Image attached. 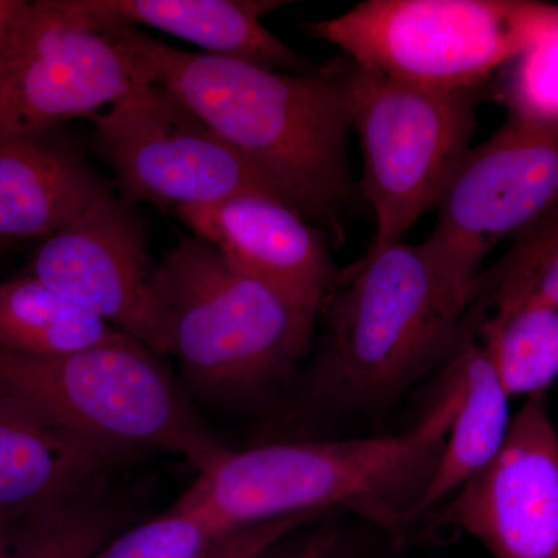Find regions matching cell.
<instances>
[{
    "label": "cell",
    "mask_w": 558,
    "mask_h": 558,
    "mask_svg": "<svg viewBox=\"0 0 558 558\" xmlns=\"http://www.w3.org/2000/svg\"><path fill=\"white\" fill-rule=\"evenodd\" d=\"M110 27L149 80L226 140L304 219L343 241V218L355 199L344 65L288 73Z\"/></svg>",
    "instance_id": "1"
},
{
    "label": "cell",
    "mask_w": 558,
    "mask_h": 558,
    "mask_svg": "<svg viewBox=\"0 0 558 558\" xmlns=\"http://www.w3.org/2000/svg\"><path fill=\"white\" fill-rule=\"evenodd\" d=\"M454 396L440 398L416 427L400 435L271 442L229 450L172 508L216 535L266 521L348 510L405 539L446 446Z\"/></svg>",
    "instance_id": "2"
},
{
    "label": "cell",
    "mask_w": 558,
    "mask_h": 558,
    "mask_svg": "<svg viewBox=\"0 0 558 558\" xmlns=\"http://www.w3.org/2000/svg\"><path fill=\"white\" fill-rule=\"evenodd\" d=\"M481 282L427 241L371 244L319 306L325 337L307 377L312 398L343 413L398 402L453 354Z\"/></svg>",
    "instance_id": "3"
},
{
    "label": "cell",
    "mask_w": 558,
    "mask_h": 558,
    "mask_svg": "<svg viewBox=\"0 0 558 558\" xmlns=\"http://www.w3.org/2000/svg\"><path fill=\"white\" fill-rule=\"evenodd\" d=\"M170 355L205 398L244 400L288 379L317 315L250 277L201 238H182L154 271Z\"/></svg>",
    "instance_id": "4"
},
{
    "label": "cell",
    "mask_w": 558,
    "mask_h": 558,
    "mask_svg": "<svg viewBox=\"0 0 558 558\" xmlns=\"http://www.w3.org/2000/svg\"><path fill=\"white\" fill-rule=\"evenodd\" d=\"M0 396L86 446L124 459L165 451L211 468L229 447L140 343L32 357L0 349Z\"/></svg>",
    "instance_id": "5"
},
{
    "label": "cell",
    "mask_w": 558,
    "mask_h": 558,
    "mask_svg": "<svg viewBox=\"0 0 558 558\" xmlns=\"http://www.w3.org/2000/svg\"><path fill=\"white\" fill-rule=\"evenodd\" d=\"M360 68L439 90L478 89L558 32V5L529 0H366L306 25Z\"/></svg>",
    "instance_id": "6"
},
{
    "label": "cell",
    "mask_w": 558,
    "mask_h": 558,
    "mask_svg": "<svg viewBox=\"0 0 558 558\" xmlns=\"http://www.w3.org/2000/svg\"><path fill=\"white\" fill-rule=\"evenodd\" d=\"M352 131L363 153L359 193L376 218L374 245L400 241L438 208L476 126L478 89L402 83L344 64Z\"/></svg>",
    "instance_id": "7"
},
{
    "label": "cell",
    "mask_w": 558,
    "mask_h": 558,
    "mask_svg": "<svg viewBox=\"0 0 558 558\" xmlns=\"http://www.w3.org/2000/svg\"><path fill=\"white\" fill-rule=\"evenodd\" d=\"M89 120L95 148L132 202L175 213L245 193L284 201L226 140L156 81H138L109 110Z\"/></svg>",
    "instance_id": "8"
},
{
    "label": "cell",
    "mask_w": 558,
    "mask_h": 558,
    "mask_svg": "<svg viewBox=\"0 0 558 558\" xmlns=\"http://www.w3.org/2000/svg\"><path fill=\"white\" fill-rule=\"evenodd\" d=\"M145 78L110 25L25 0L0 54V142L89 119Z\"/></svg>",
    "instance_id": "9"
},
{
    "label": "cell",
    "mask_w": 558,
    "mask_h": 558,
    "mask_svg": "<svg viewBox=\"0 0 558 558\" xmlns=\"http://www.w3.org/2000/svg\"><path fill=\"white\" fill-rule=\"evenodd\" d=\"M429 245L483 277L505 238L527 234L558 213V121L510 112L490 138L470 148L438 204Z\"/></svg>",
    "instance_id": "10"
},
{
    "label": "cell",
    "mask_w": 558,
    "mask_h": 558,
    "mask_svg": "<svg viewBox=\"0 0 558 558\" xmlns=\"http://www.w3.org/2000/svg\"><path fill=\"white\" fill-rule=\"evenodd\" d=\"M146 233L112 190L33 256L27 275L65 300L126 333L153 352L170 355L167 317L157 299Z\"/></svg>",
    "instance_id": "11"
},
{
    "label": "cell",
    "mask_w": 558,
    "mask_h": 558,
    "mask_svg": "<svg viewBox=\"0 0 558 558\" xmlns=\"http://www.w3.org/2000/svg\"><path fill=\"white\" fill-rule=\"evenodd\" d=\"M442 510L495 558H558V435L546 395L524 399L497 457Z\"/></svg>",
    "instance_id": "12"
},
{
    "label": "cell",
    "mask_w": 558,
    "mask_h": 558,
    "mask_svg": "<svg viewBox=\"0 0 558 558\" xmlns=\"http://www.w3.org/2000/svg\"><path fill=\"white\" fill-rule=\"evenodd\" d=\"M231 266L266 282L300 310L317 315L337 270L326 231L270 194L245 193L174 213Z\"/></svg>",
    "instance_id": "13"
},
{
    "label": "cell",
    "mask_w": 558,
    "mask_h": 558,
    "mask_svg": "<svg viewBox=\"0 0 558 558\" xmlns=\"http://www.w3.org/2000/svg\"><path fill=\"white\" fill-rule=\"evenodd\" d=\"M73 13L101 24L148 27L234 58L288 73H311V62L264 27L263 17L289 5L277 0H64Z\"/></svg>",
    "instance_id": "14"
},
{
    "label": "cell",
    "mask_w": 558,
    "mask_h": 558,
    "mask_svg": "<svg viewBox=\"0 0 558 558\" xmlns=\"http://www.w3.org/2000/svg\"><path fill=\"white\" fill-rule=\"evenodd\" d=\"M110 186L57 131L0 142V241L50 238Z\"/></svg>",
    "instance_id": "15"
},
{
    "label": "cell",
    "mask_w": 558,
    "mask_h": 558,
    "mask_svg": "<svg viewBox=\"0 0 558 558\" xmlns=\"http://www.w3.org/2000/svg\"><path fill=\"white\" fill-rule=\"evenodd\" d=\"M121 461L0 396V527L105 483Z\"/></svg>",
    "instance_id": "16"
},
{
    "label": "cell",
    "mask_w": 558,
    "mask_h": 558,
    "mask_svg": "<svg viewBox=\"0 0 558 558\" xmlns=\"http://www.w3.org/2000/svg\"><path fill=\"white\" fill-rule=\"evenodd\" d=\"M444 379L454 396V413L442 457L421 502V519L497 457L513 417L508 392L469 319L447 360Z\"/></svg>",
    "instance_id": "17"
},
{
    "label": "cell",
    "mask_w": 558,
    "mask_h": 558,
    "mask_svg": "<svg viewBox=\"0 0 558 558\" xmlns=\"http://www.w3.org/2000/svg\"><path fill=\"white\" fill-rule=\"evenodd\" d=\"M137 343L31 275L0 282V349L58 357L86 349Z\"/></svg>",
    "instance_id": "18"
},
{
    "label": "cell",
    "mask_w": 558,
    "mask_h": 558,
    "mask_svg": "<svg viewBox=\"0 0 558 558\" xmlns=\"http://www.w3.org/2000/svg\"><path fill=\"white\" fill-rule=\"evenodd\" d=\"M469 322L510 399L546 395L558 380V307L548 304L472 306Z\"/></svg>",
    "instance_id": "19"
},
{
    "label": "cell",
    "mask_w": 558,
    "mask_h": 558,
    "mask_svg": "<svg viewBox=\"0 0 558 558\" xmlns=\"http://www.w3.org/2000/svg\"><path fill=\"white\" fill-rule=\"evenodd\" d=\"M117 520L105 483L95 484L0 532V558H94Z\"/></svg>",
    "instance_id": "20"
},
{
    "label": "cell",
    "mask_w": 558,
    "mask_h": 558,
    "mask_svg": "<svg viewBox=\"0 0 558 558\" xmlns=\"http://www.w3.org/2000/svg\"><path fill=\"white\" fill-rule=\"evenodd\" d=\"M524 238L497 277L484 279L481 304L532 301L558 307V213Z\"/></svg>",
    "instance_id": "21"
},
{
    "label": "cell",
    "mask_w": 558,
    "mask_h": 558,
    "mask_svg": "<svg viewBox=\"0 0 558 558\" xmlns=\"http://www.w3.org/2000/svg\"><path fill=\"white\" fill-rule=\"evenodd\" d=\"M219 538L201 520L172 508L120 535L94 558H201Z\"/></svg>",
    "instance_id": "22"
},
{
    "label": "cell",
    "mask_w": 558,
    "mask_h": 558,
    "mask_svg": "<svg viewBox=\"0 0 558 558\" xmlns=\"http://www.w3.org/2000/svg\"><path fill=\"white\" fill-rule=\"evenodd\" d=\"M512 64L505 92L510 112L558 121V32Z\"/></svg>",
    "instance_id": "23"
},
{
    "label": "cell",
    "mask_w": 558,
    "mask_h": 558,
    "mask_svg": "<svg viewBox=\"0 0 558 558\" xmlns=\"http://www.w3.org/2000/svg\"><path fill=\"white\" fill-rule=\"evenodd\" d=\"M323 513H300L266 521L220 537L201 558H264L292 532L322 520Z\"/></svg>",
    "instance_id": "24"
},
{
    "label": "cell",
    "mask_w": 558,
    "mask_h": 558,
    "mask_svg": "<svg viewBox=\"0 0 558 558\" xmlns=\"http://www.w3.org/2000/svg\"><path fill=\"white\" fill-rule=\"evenodd\" d=\"M337 548V527L325 524L312 534L310 542L299 550L296 558H333Z\"/></svg>",
    "instance_id": "25"
},
{
    "label": "cell",
    "mask_w": 558,
    "mask_h": 558,
    "mask_svg": "<svg viewBox=\"0 0 558 558\" xmlns=\"http://www.w3.org/2000/svg\"><path fill=\"white\" fill-rule=\"evenodd\" d=\"M24 3L25 0H0V54L5 49L11 28Z\"/></svg>",
    "instance_id": "26"
},
{
    "label": "cell",
    "mask_w": 558,
    "mask_h": 558,
    "mask_svg": "<svg viewBox=\"0 0 558 558\" xmlns=\"http://www.w3.org/2000/svg\"><path fill=\"white\" fill-rule=\"evenodd\" d=\"M9 247H10V242L0 241V253L5 252V250Z\"/></svg>",
    "instance_id": "27"
},
{
    "label": "cell",
    "mask_w": 558,
    "mask_h": 558,
    "mask_svg": "<svg viewBox=\"0 0 558 558\" xmlns=\"http://www.w3.org/2000/svg\"><path fill=\"white\" fill-rule=\"evenodd\" d=\"M296 556H299V553H296V554H295V556L288 557V558H296ZM264 558H267V556H266V557H264Z\"/></svg>",
    "instance_id": "28"
}]
</instances>
